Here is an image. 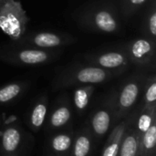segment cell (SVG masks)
Segmentation results:
<instances>
[{"label":"cell","mask_w":156,"mask_h":156,"mask_svg":"<svg viewBox=\"0 0 156 156\" xmlns=\"http://www.w3.org/2000/svg\"><path fill=\"white\" fill-rule=\"evenodd\" d=\"M114 122V112L111 102V98H108L104 106L95 111L89 123V129L94 139L102 138L112 127Z\"/></svg>","instance_id":"8"},{"label":"cell","mask_w":156,"mask_h":156,"mask_svg":"<svg viewBox=\"0 0 156 156\" xmlns=\"http://www.w3.org/2000/svg\"><path fill=\"white\" fill-rule=\"evenodd\" d=\"M145 80L146 77L143 74L133 75L123 83L117 93L110 97L114 112V121H119L130 113L140 97Z\"/></svg>","instance_id":"2"},{"label":"cell","mask_w":156,"mask_h":156,"mask_svg":"<svg viewBox=\"0 0 156 156\" xmlns=\"http://www.w3.org/2000/svg\"><path fill=\"white\" fill-rule=\"evenodd\" d=\"M135 117L136 115H132L128 119L118 123L113 128V130L112 131L110 136L108 137L104 144L101 156H118V153H119L124 133H126L127 129L133 124Z\"/></svg>","instance_id":"11"},{"label":"cell","mask_w":156,"mask_h":156,"mask_svg":"<svg viewBox=\"0 0 156 156\" xmlns=\"http://www.w3.org/2000/svg\"><path fill=\"white\" fill-rule=\"evenodd\" d=\"M156 121V107H143L134 126L137 132L142 136Z\"/></svg>","instance_id":"20"},{"label":"cell","mask_w":156,"mask_h":156,"mask_svg":"<svg viewBox=\"0 0 156 156\" xmlns=\"http://www.w3.org/2000/svg\"><path fill=\"white\" fill-rule=\"evenodd\" d=\"M94 138L88 126L79 130L74 136L69 156H90Z\"/></svg>","instance_id":"14"},{"label":"cell","mask_w":156,"mask_h":156,"mask_svg":"<svg viewBox=\"0 0 156 156\" xmlns=\"http://www.w3.org/2000/svg\"><path fill=\"white\" fill-rule=\"evenodd\" d=\"M156 144V121L141 136L139 156H154Z\"/></svg>","instance_id":"18"},{"label":"cell","mask_w":156,"mask_h":156,"mask_svg":"<svg viewBox=\"0 0 156 156\" xmlns=\"http://www.w3.org/2000/svg\"><path fill=\"white\" fill-rule=\"evenodd\" d=\"M147 31L150 35V38L155 41L156 37V10L154 6L152 12L149 14L148 20H147Z\"/></svg>","instance_id":"23"},{"label":"cell","mask_w":156,"mask_h":156,"mask_svg":"<svg viewBox=\"0 0 156 156\" xmlns=\"http://www.w3.org/2000/svg\"><path fill=\"white\" fill-rule=\"evenodd\" d=\"M143 107H156V77L152 75L145 80Z\"/></svg>","instance_id":"21"},{"label":"cell","mask_w":156,"mask_h":156,"mask_svg":"<svg viewBox=\"0 0 156 156\" xmlns=\"http://www.w3.org/2000/svg\"><path fill=\"white\" fill-rule=\"evenodd\" d=\"M122 72V70H109L93 65L76 66L62 71L56 78L54 86L57 89H60L100 84L121 75Z\"/></svg>","instance_id":"1"},{"label":"cell","mask_w":156,"mask_h":156,"mask_svg":"<svg viewBox=\"0 0 156 156\" xmlns=\"http://www.w3.org/2000/svg\"><path fill=\"white\" fill-rule=\"evenodd\" d=\"M146 2L147 0H123L124 14L127 16L135 12L140 7H142Z\"/></svg>","instance_id":"22"},{"label":"cell","mask_w":156,"mask_h":156,"mask_svg":"<svg viewBox=\"0 0 156 156\" xmlns=\"http://www.w3.org/2000/svg\"><path fill=\"white\" fill-rule=\"evenodd\" d=\"M81 24L87 28L101 32L114 33L119 29V22L116 14L112 7H95L81 16Z\"/></svg>","instance_id":"4"},{"label":"cell","mask_w":156,"mask_h":156,"mask_svg":"<svg viewBox=\"0 0 156 156\" xmlns=\"http://www.w3.org/2000/svg\"><path fill=\"white\" fill-rule=\"evenodd\" d=\"M26 138L20 125L11 123L0 134V156H24Z\"/></svg>","instance_id":"5"},{"label":"cell","mask_w":156,"mask_h":156,"mask_svg":"<svg viewBox=\"0 0 156 156\" xmlns=\"http://www.w3.org/2000/svg\"><path fill=\"white\" fill-rule=\"evenodd\" d=\"M48 95L44 94L37 100L28 114L27 125L30 130L37 133L42 129L48 116Z\"/></svg>","instance_id":"13"},{"label":"cell","mask_w":156,"mask_h":156,"mask_svg":"<svg viewBox=\"0 0 156 156\" xmlns=\"http://www.w3.org/2000/svg\"><path fill=\"white\" fill-rule=\"evenodd\" d=\"M5 1V0H0V8L2 7V5H3V4H4Z\"/></svg>","instance_id":"24"},{"label":"cell","mask_w":156,"mask_h":156,"mask_svg":"<svg viewBox=\"0 0 156 156\" xmlns=\"http://www.w3.org/2000/svg\"><path fill=\"white\" fill-rule=\"evenodd\" d=\"M27 84L25 82H12L0 87V104H8L26 90Z\"/></svg>","instance_id":"19"},{"label":"cell","mask_w":156,"mask_h":156,"mask_svg":"<svg viewBox=\"0 0 156 156\" xmlns=\"http://www.w3.org/2000/svg\"><path fill=\"white\" fill-rule=\"evenodd\" d=\"M88 60L91 65L109 70H122L128 68L131 63L125 51L113 50L99 55L91 56Z\"/></svg>","instance_id":"9"},{"label":"cell","mask_w":156,"mask_h":156,"mask_svg":"<svg viewBox=\"0 0 156 156\" xmlns=\"http://www.w3.org/2000/svg\"><path fill=\"white\" fill-rule=\"evenodd\" d=\"M72 109L68 99L58 100L52 109L48 119V128L49 130H58L66 127L71 121Z\"/></svg>","instance_id":"12"},{"label":"cell","mask_w":156,"mask_h":156,"mask_svg":"<svg viewBox=\"0 0 156 156\" xmlns=\"http://www.w3.org/2000/svg\"><path fill=\"white\" fill-rule=\"evenodd\" d=\"M126 54L131 63L138 66H147L155 56V41L151 38H138L132 41L126 48Z\"/></svg>","instance_id":"7"},{"label":"cell","mask_w":156,"mask_h":156,"mask_svg":"<svg viewBox=\"0 0 156 156\" xmlns=\"http://www.w3.org/2000/svg\"><path fill=\"white\" fill-rule=\"evenodd\" d=\"M53 53L41 48H24L0 54V58L8 63L21 66H37L48 62Z\"/></svg>","instance_id":"6"},{"label":"cell","mask_w":156,"mask_h":156,"mask_svg":"<svg viewBox=\"0 0 156 156\" xmlns=\"http://www.w3.org/2000/svg\"><path fill=\"white\" fill-rule=\"evenodd\" d=\"M75 40L76 39L71 36H63L52 32H39L27 37L26 45L44 49L69 45Z\"/></svg>","instance_id":"10"},{"label":"cell","mask_w":156,"mask_h":156,"mask_svg":"<svg viewBox=\"0 0 156 156\" xmlns=\"http://www.w3.org/2000/svg\"><path fill=\"white\" fill-rule=\"evenodd\" d=\"M29 19L21 3L5 0L0 8V29L11 39L17 41L23 37Z\"/></svg>","instance_id":"3"},{"label":"cell","mask_w":156,"mask_h":156,"mask_svg":"<svg viewBox=\"0 0 156 156\" xmlns=\"http://www.w3.org/2000/svg\"><path fill=\"white\" fill-rule=\"evenodd\" d=\"M95 87L93 85H81L78 86L73 92V105L76 111L81 114L84 112L91 100Z\"/></svg>","instance_id":"17"},{"label":"cell","mask_w":156,"mask_h":156,"mask_svg":"<svg viewBox=\"0 0 156 156\" xmlns=\"http://www.w3.org/2000/svg\"><path fill=\"white\" fill-rule=\"evenodd\" d=\"M140 140V133L132 124L124 133L118 156H139Z\"/></svg>","instance_id":"16"},{"label":"cell","mask_w":156,"mask_h":156,"mask_svg":"<svg viewBox=\"0 0 156 156\" xmlns=\"http://www.w3.org/2000/svg\"><path fill=\"white\" fill-rule=\"evenodd\" d=\"M73 131L58 133L53 135L48 142L49 148L55 156H69L74 140Z\"/></svg>","instance_id":"15"}]
</instances>
